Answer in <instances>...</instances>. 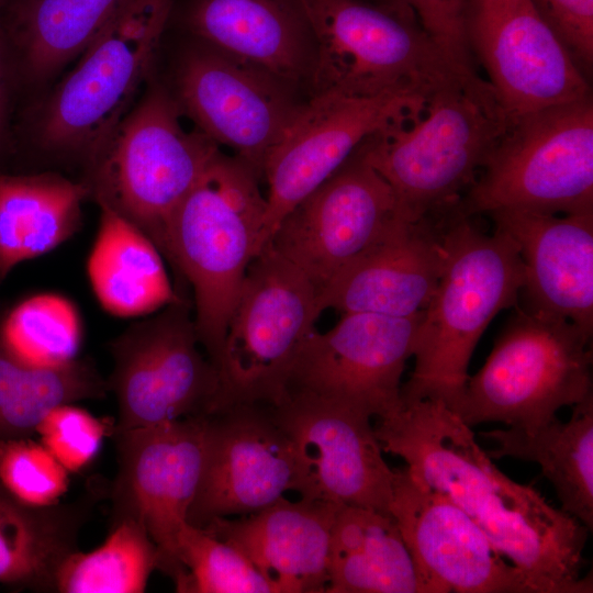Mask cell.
I'll return each mask as SVG.
<instances>
[{
	"label": "cell",
	"mask_w": 593,
	"mask_h": 593,
	"mask_svg": "<svg viewBox=\"0 0 593 593\" xmlns=\"http://www.w3.org/2000/svg\"><path fill=\"white\" fill-rule=\"evenodd\" d=\"M328 593H428L391 514L338 504Z\"/></svg>",
	"instance_id": "484cf974"
},
{
	"label": "cell",
	"mask_w": 593,
	"mask_h": 593,
	"mask_svg": "<svg viewBox=\"0 0 593 593\" xmlns=\"http://www.w3.org/2000/svg\"><path fill=\"white\" fill-rule=\"evenodd\" d=\"M390 513L428 593H534L447 495L395 469Z\"/></svg>",
	"instance_id": "ffe728a7"
},
{
	"label": "cell",
	"mask_w": 593,
	"mask_h": 593,
	"mask_svg": "<svg viewBox=\"0 0 593 593\" xmlns=\"http://www.w3.org/2000/svg\"><path fill=\"white\" fill-rule=\"evenodd\" d=\"M322 313L312 283L265 245L251 260L228 321L220 373L224 405H276Z\"/></svg>",
	"instance_id": "30bf717a"
},
{
	"label": "cell",
	"mask_w": 593,
	"mask_h": 593,
	"mask_svg": "<svg viewBox=\"0 0 593 593\" xmlns=\"http://www.w3.org/2000/svg\"><path fill=\"white\" fill-rule=\"evenodd\" d=\"M157 564V548L144 525L131 517L111 518L100 547L77 549L63 560L54 593H142Z\"/></svg>",
	"instance_id": "1f68e13d"
},
{
	"label": "cell",
	"mask_w": 593,
	"mask_h": 593,
	"mask_svg": "<svg viewBox=\"0 0 593 593\" xmlns=\"http://www.w3.org/2000/svg\"><path fill=\"white\" fill-rule=\"evenodd\" d=\"M314 58L312 94L425 100L466 68L415 22L361 0H298Z\"/></svg>",
	"instance_id": "52a82bcc"
},
{
	"label": "cell",
	"mask_w": 593,
	"mask_h": 593,
	"mask_svg": "<svg viewBox=\"0 0 593 593\" xmlns=\"http://www.w3.org/2000/svg\"><path fill=\"white\" fill-rule=\"evenodd\" d=\"M293 88L192 38L177 61L171 93L198 130L262 178L268 154L303 104Z\"/></svg>",
	"instance_id": "4fadbf2b"
},
{
	"label": "cell",
	"mask_w": 593,
	"mask_h": 593,
	"mask_svg": "<svg viewBox=\"0 0 593 593\" xmlns=\"http://www.w3.org/2000/svg\"><path fill=\"white\" fill-rule=\"evenodd\" d=\"M178 556L188 573L184 593H277L238 548L189 523L179 535Z\"/></svg>",
	"instance_id": "836d02e7"
},
{
	"label": "cell",
	"mask_w": 593,
	"mask_h": 593,
	"mask_svg": "<svg viewBox=\"0 0 593 593\" xmlns=\"http://www.w3.org/2000/svg\"><path fill=\"white\" fill-rule=\"evenodd\" d=\"M127 0H10L0 25L18 83L41 86L81 55Z\"/></svg>",
	"instance_id": "d4e9b609"
},
{
	"label": "cell",
	"mask_w": 593,
	"mask_h": 593,
	"mask_svg": "<svg viewBox=\"0 0 593 593\" xmlns=\"http://www.w3.org/2000/svg\"><path fill=\"white\" fill-rule=\"evenodd\" d=\"M459 209L593 213L592 94L512 115Z\"/></svg>",
	"instance_id": "9c48e42d"
},
{
	"label": "cell",
	"mask_w": 593,
	"mask_h": 593,
	"mask_svg": "<svg viewBox=\"0 0 593 593\" xmlns=\"http://www.w3.org/2000/svg\"><path fill=\"white\" fill-rule=\"evenodd\" d=\"M182 115L170 90L148 82L82 180L98 205L139 228L165 260L174 212L221 150L184 128Z\"/></svg>",
	"instance_id": "8992f818"
},
{
	"label": "cell",
	"mask_w": 593,
	"mask_h": 593,
	"mask_svg": "<svg viewBox=\"0 0 593 593\" xmlns=\"http://www.w3.org/2000/svg\"><path fill=\"white\" fill-rule=\"evenodd\" d=\"M581 72L593 67V0H530Z\"/></svg>",
	"instance_id": "74e56055"
},
{
	"label": "cell",
	"mask_w": 593,
	"mask_h": 593,
	"mask_svg": "<svg viewBox=\"0 0 593 593\" xmlns=\"http://www.w3.org/2000/svg\"><path fill=\"white\" fill-rule=\"evenodd\" d=\"M298 449L269 404L228 403L206 415L202 473L188 523L256 513L289 491L301 494Z\"/></svg>",
	"instance_id": "9a60e30c"
},
{
	"label": "cell",
	"mask_w": 593,
	"mask_h": 593,
	"mask_svg": "<svg viewBox=\"0 0 593 593\" xmlns=\"http://www.w3.org/2000/svg\"><path fill=\"white\" fill-rule=\"evenodd\" d=\"M10 0H0V11Z\"/></svg>",
	"instance_id": "ab89813d"
},
{
	"label": "cell",
	"mask_w": 593,
	"mask_h": 593,
	"mask_svg": "<svg viewBox=\"0 0 593 593\" xmlns=\"http://www.w3.org/2000/svg\"><path fill=\"white\" fill-rule=\"evenodd\" d=\"M423 311L411 316L344 313L303 344L287 391L331 399L382 418L402 405L401 378L414 356ZM286 391V392H287Z\"/></svg>",
	"instance_id": "e0dca14e"
},
{
	"label": "cell",
	"mask_w": 593,
	"mask_h": 593,
	"mask_svg": "<svg viewBox=\"0 0 593 593\" xmlns=\"http://www.w3.org/2000/svg\"><path fill=\"white\" fill-rule=\"evenodd\" d=\"M0 484L32 506L59 503L69 488V472L32 437L0 441Z\"/></svg>",
	"instance_id": "e575fe53"
},
{
	"label": "cell",
	"mask_w": 593,
	"mask_h": 593,
	"mask_svg": "<svg viewBox=\"0 0 593 593\" xmlns=\"http://www.w3.org/2000/svg\"><path fill=\"white\" fill-rule=\"evenodd\" d=\"M463 1L471 55L511 116L592 94L530 0Z\"/></svg>",
	"instance_id": "ac0fdd59"
},
{
	"label": "cell",
	"mask_w": 593,
	"mask_h": 593,
	"mask_svg": "<svg viewBox=\"0 0 593 593\" xmlns=\"http://www.w3.org/2000/svg\"><path fill=\"white\" fill-rule=\"evenodd\" d=\"M100 222L87 273L100 305L119 317L156 312L177 300L165 259L135 225L99 205Z\"/></svg>",
	"instance_id": "83f0119b"
},
{
	"label": "cell",
	"mask_w": 593,
	"mask_h": 593,
	"mask_svg": "<svg viewBox=\"0 0 593 593\" xmlns=\"http://www.w3.org/2000/svg\"><path fill=\"white\" fill-rule=\"evenodd\" d=\"M448 210L399 223L318 293L322 312L411 316L424 311L444 268Z\"/></svg>",
	"instance_id": "44dd1931"
},
{
	"label": "cell",
	"mask_w": 593,
	"mask_h": 593,
	"mask_svg": "<svg viewBox=\"0 0 593 593\" xmlns=\"http://www.w3.org/2000/svg\"><path fill=\"white\" fill-rule=\"evenodd\" d=\"M415 96L355 98L312 94L268 154L264 246L280 221L333 176L373 133L422 113Z\"/></svg>",
	"instance_id": "2e32d148"
},
{
	"label": "cell",
	"mask_w": 593,
	"mask_h": 593,
	"mask_svg": "<svg viewBox=\"0 0 593 593\" xmlns=\"http://www.w3.org/2000/svg\"><path fill=\"white\" fill-rule=\"evenodd\" d=\"M407 220L385 179L360 149L298 203L270 244L318 293L348 265Z\"/></svg>",
	"instance_id": "5bb4252c"
},
{
	"label": "cell",
	"mask_w": 593,
	"mask_h": 593,
	"mask_svg": "<svg viewBox=\"0 0 593 593\" xmlns=\"http://www.w3.org/2000/svg\"><path fill=\"white\" fill-rule=\"evenodd\" d=\"M113 429L114 424L68 403L48 412L35 434L69 473H78L92 463Z\"/></svg>",
	"instance_id": "d590c367"
},
{
	"label": "cell",
	"mask_w": 593,
	"mask_h": 593,
	"mask_svg": "<svg viewBox=\"0 0 593 593\" xmlns=\"http://www.w3.org/2000/svg\"><path fill=\"white\" fill-rule=\"evenodd\" d=\"M270 407L298 449L302 499L391 514L395 470L383 459L370 415L302 391H287Z\"/></svg>",
	"instance_id": "d6986e66"
},
{
	"label": "cell",
	"mask_w": 593,
	"mask_h": 593,
	"mask_svg": "<svg viewBox=\"0 0 593 593\" xmlns=\"http://www.w3.org/2000/svg\"><path fill=\"white\" fill-rule=\"evenodd\" d=\"M171 19L191 38L293 87L311 81L314 46L298 0L176 1Z\"/></svg>",
	"instance_id": "603a6c76"
},
{
	"label": "cell",
	"mask_w": 593,
	"mask_h": 593,
	"mask_svg": "<svg viewBox=\"0 0 593 593\" xmlns=\"http://www.w3.org/2000/svg\"><path fill=\"white\" fill-rule=\"evenodd\" d=\"M262 178L222 150L174 212L166 261L178 293L193 294L200 345L220 370L226 329L247 269L264 247Z\"/></svg>",
	"instance_id": "7a4b0ae2"
},
{
	"label": "cell",
	"mask_w": 593,
	"mask_h": 593,
	"mask_svg": "<svg viewBox=\"0 0 593 593\" xmlns=\"http://www.w3.org/2000/svg\"><path fill=\"white\" fill-rule=\"evenodd\" d=\"M192 304L180 295L110 343L113 432L204 416L224 405L220 370L199 349Z\"/></svg>",
	"instance_id": "8fae6325"
},
{
	"label": "cell",
	"mask_w": 593,
	"mask_h": 593,
	"mask_svg": "<svg viewBox=\"0 0 593 593\" xmlns=\"http://www.w3.org/2000/svg\"><path fill=\"white\" fill-rule=\"evenodd\" d=\"M489 215L519 249L527 310L567 318L592 337L593 213L505 209Z\"/></svg>",
	"instance_id": "7402d4cb"
},
{
	"label": "cell",
	"mask_w": 593,
	"mask_h": 593,
	"mask_svg": "<svg viewBox=\"0 0 593 593\" xmlns=\"http://www.w3.org/2000/svg\"><path fill=\"white\" fill-rule=\"evenodd\" d=\"M510 118L491 83L463 70L427 98L422 113L373 133L359 149L414 222L460 200Z\"/></svg>",
	"instance_id": "277c9868"
},
{
	"label": "cell",
	"mask_w": 593,
	"mask_h": 593,
	"mask_svg": "<svg viewBox=\"0 0 593 593\" xmlns=\"http://www.w3.org/2000/svg\"><path fill=\"white\" fill-rule=\"evenodd\" d=\"M373 428L382 450L401 457L412 477L460 506L534 593L593 591L591 574H582L589 528L532 484L500 471L444 402L402 403Z\"/></svg>",
	"instance_id": "6da1fadb"
},
{
	"label": "cell",
	"mask_w": 593,
	"mask_h": 593,
	"mask_svg": "<svg viewBox=\"0 0 593 593\" xmlns=\"http://www.w3.org/2000/svg\"><path fill=\"white\" fill-rule=\"evenodd\" d=\"M92 500L32 506L0 484V584L54 593L63 560L78 549Z\"/></svg>",
	"instance_id": "f1b7e54d"
},
{
	"label": "cell",
	"mask_w": 593,
	"mask_h": 593,
	"mask_svg": "<svg viewBox=\"0 0 593 593\" xmlns=\"http://www.w3.org/2000/svg\"><path fill=\"white\" fill-rule=\"evenodd\" d=\"M497 446L491 458L513 457L538 463L562 508L589 529L593 527V398L573 406L568 422L557 417L533 429L480 433Z\"/></svg>",
	"instance_id": "f546056e"
},
{
	"label": "cell",
	"mask_w": 593,
	"mask_h": 593,
	"mask_svg": "<svg viewBox=\"0 0 593 593\" xmlns=\"http://www.w3.org/2000/svg\"><path fill=\"white\" fill-rule=\"evenodd\" d=\"M88 198L83 181L58 174H0V286L19 264L75 235Z\"/></svg>",
	"instance_id": "4316f807"
},
{
	"label": "cell",
	"mask_w": 593,
	"mask_h": 593,
	"mask_svg": "<svg viewBox=\"0 0 593 593\" xmlns=\"http://www.w3.org/2000/svg\"><path fill=\"white\" fill-rule=\"evenodd\" d=\"M108 391L107 380L91 360L37 368L0 348V441L32 437L54 407L103 399Z\"/></svg>",
	"instance_id": "4dcf8cb0"
},
{
	"label": "cell",
	"mask_w": 593,
	"mask_h": 593,
	"mask_svg": "<svg viewBox=\"0 0 593 593\" xmlns=\"http://www.w3.org/2000/svg\"><path fill=\"white\" fill-rule=\"evenodd\" d=\"M18 83L12 56L0 25V154L5 145L13 88Z\"/></svg>",
	"instance_id": "f35d334b"
},
{
	"label": "cell",
	"mask_w": 593,
	"mask_h": 593,
	"mask_svg": "<svg viewBox=\"0 0 593 593\" xmlns=\"http://www.w3.org/2000/svg\"><path fill=\"white\" fill-rule=\"evenodd\" d=\"M459 209L446 213L444 268L423 311L415 367L401 387V402L424 399L458 403L469 378L473 350L494 316L517 303L524 264L513 238L495 228L481 232Z\"/></svg>",
	"instance_id": "3957f363"
},
{
	"label": "cell",
	"mask_w": 593,
	"mask_h": 593,
	"mask_svg": "<svg viewBox=\"0 0 593 593\" xmlns=\"http://www.w3.org/2000/svg\"><path fill=\"white\" fill-rule=\"evenodd\" d=\"M591 336L571 321L518 310L451 410L470 427L533 429L592 394Z\"/></svg>",
	"instance_id": "ba28073f"
},
{
	"label": "cell",
	"mask_w": 593,
	"mask_h": 593,
	"mask_svg": "<svg viewBox=\"0 0 593 593\" xmlns=\"http://www.w3.org/2000/svg\"><path fill=\"white\" fill-rule=\"evenodd\" d=\"M81 340L80 315L63 295L37 293L0 311V348L22 363L65 366L78 358Z\"/></svg>",
	"instance_id": "d6a6232c"
},
{
	"label": "cell",
	"mask_w": 593,
	"mask_h": 593,
	"mask_svg": "<svg viewBox=\"0 0 593 593\" xmlns=\"http://www.w3.org/2000/svg\"><path fill=\"white\" fill-rule=\"evenodd\" d=\"M177 0H127L36 110L46 154L88 167L148 82Z\"/></svg>",
	"instance_id": "5b68a950"
},
{
	"label": "cell",
	"mask_w": 593,
	"mask_h": 593,
	"mask_svg": "<svg viewBox=\"0 0 593 593\" xmlns=\"http://www.w3.org/2000/svg\"><path fill=\"white\" fill-rule=\"evenodd\" d=\"M206 415L113 432L118 472L110 490L111 518L141 522L158 552L157 570L184 593L188 573L178 539L199 486Z\"/></svg>",
	"instance_id": "7c38bea8"
},
{
	"label": "cell",
	"mask_w": 593,
	"mask_h": 593,
	"mask_svg": "<svg viewBox=\"0 0 593 593\" xmlns=\"http://www.w3.org/2000/svg\"><path fill=\"white\" fill-rule=\"evenodd\" d=\"M338 504L284 496L256 513L221 517L203 529L238 548L277 593H322L328 583L331 534Z\"/></svg>",
	"instance_id": "cb8c5ba5"
},
{
	"label": "cell",
	"mask_w": 593,
	"mask_h": 593,
	"mask_svg": "<svg viewBox=\"0 0 593 593\" xmlns=\"http://www.w3.org/2000/svg\"><path fill=\"white\" fill-rule=\"evenodd\" d=\"M381 4L417 23L454 63L475 69L465 33L463 0H383Z\"/></svg>",
	"instance_id": "8d00e7d4"
}]
</instances>
